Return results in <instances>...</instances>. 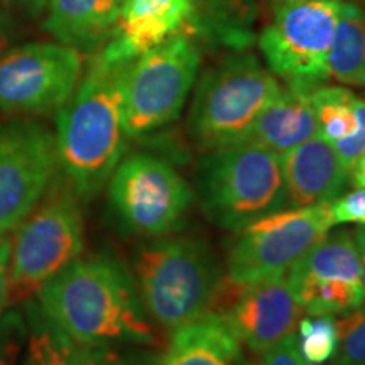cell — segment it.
<instances>
[{"instance_id": "1", "label": "cell", "mask_w": 365, "mask_h": 365, "mask_svg": "<svg viewBox=\"0 0 365 365\" xmlns=\"http://www.w3.org/2000/svg\"><path fill=\"white\" fill-rule=\"evenodd\" d=\"M46 317L83 346L154 345L135 279L115 259H75L36 294Z\"/></svg>"}, {"instance_id": "2", "label": "cell", "mask_w": 365, "mask_h": 365, "mask_svg": "<svg viewBox=\"0 0 365 365\" xmlns=\"http://www.w3.org/2000/svg\"><path fill=\"white\" fill-rule=\"evenodd\" d=\"M132 61L91 54L71 98L58 110L59 168L81 200L110 180L125 149L122 85Z\"/></svg>"}, {"instance_id": "3", "label": "cell", "mask_w": 365, "mask_h": 365, "mask_svg": "<svg viewBox=\"0 0 365 365\" xmlns=\"http://www.w3.org/2000/svg\"><path fill=\"white\" fill-rule=\"evenodd\" d=\"M135 284L145 312L176 331L212 312L223 274L203 240L158 237L135 252Z\"/></svg>"}, {"instance_id": "4", "label": "cell", "mask_w": 365, "mask_h": 365, "mask_svg": "<svg viewBox=\"0 0 365 365\" xmlns=\"http://www.w3.org/2000/svg\"><path fill=\"white\" fill-rule=\"evenodd\" d=\"M81 198L65 176L51 182L39 203L14 228L7 279V308L33 299L85 249Z\"/></svg>"}, {"instance_id": "5", "label": "cell", "mask_w": 365, "mask_h": 365, "mask_svg": "<svg viewBox=\"0 0 365 365\" xmlns=\"http://www.w3.org/2000/svg\"><path fill=\"white\" fill-rule=\"evenodd\" d=\"M282 86L257 56L234 51L203 73L188 115L193 143L215 150L244 143Z\"/></svg>"}, {"instance_id": "6", "label": "cell", "mask_w": 365, "mask_h": 365, "mask_svg": "<svg viewBox=\"0 0 365 365\" xmlns=\"http://www.w3.org/2000/svg\"><path fill=\"white\" fill-rule=\"evenodd\" d=\"M198 191L212 222L237 234L287 205L281 156L252 143L208 150Z\"/></svg>"}, {"instance_id": "7", "label": "cell", "mask_w": 365, "mask_h": 365, "mask_svg": "<svg viewBox=\"0 0 365 365\" xmlns=\"http://www.w3.org/2000/svg\"><path fill=\"white\" fill-rule=\"evenodd\" d=\"M202 66L196 38L181 33L154 46L127 68L122 112L127 137H140L180 117Z\"/></svg>"}, {"instance_id": "8", "label": "cell", "mask_w": 365, "mask_h": 365, "mask_svg": "<svg viewBox=\"0 0 365 365\" xmlns=\"http://www.w3.org/2000/svg\"><path fill=\"white\" fill-rule=\"evenodd\" d=\"M344 0H286L257 36L267 68L289 88L312 93L325 85L328 54Z\"/></svg>"}, {"instance_id": "9", "label": "cell", "mask_w": 365, "mask_h": 365, "mask_svg": "<svg viewBox=\"0 0 365 365\" xmlns=\"http://www.w3.org/2000/svg\"><path fill=\"white\" fill-rule=\"evenodd\" d=\"M328 203L282 208L239 232L227 255L228 281L235 284L282 277L333 230Z\"/></svg>"}, {"instance_id": "10", "label": "cell", "mask_w": 365, "mask_h": 365, "mask_svg": "<svg viewBox=\"0 0 365 365\" xmlns=\"http://www.w3.org/2000/svg\"><path fill=\"white\" fill-rule=\"evenodd\" d=\"M108 200L127 230L158 239L180 227L193 203V191L170 163L135 154L112 173Z\"/></svg>"}, {"instance_id": "11", "label": "cell", "mask_w": 365, "mask_h": 365, "mask_svg": "<svg viewBox=\"0 0 365 365\" xmlns=\"http://www.w3.org/2000/svg\"><path fill=\"white\" fill-rule=\"evenodd\" d=\"M58 171V144L51 130L26 118L0 120V235L29 215Z\"/></svg>"}, {"instance_id": "12", "label": "cell", "mask_w": 365, "mask_h": 365, "mask_svg": "<svg viewBox=\"0 0 365 365\" xmlns=\"http://www.w3.org/2000/svg\"><path fill=\"white\" fill-rule=\"evenodd\" d=\"M83 56L61 43H29L0 56V108L12 113L58 112L78 86Z\"/></svg>"}, {"instance_id": "13", "label": "cell", "mask_w": 365, "mask_h": 365, "mask_svg": "<svg viewBox=\"0 0 365 365\" xmlns=\"http://www.w3.org/2000/svg\"><path fill=\"white\" fill-rule=\"evenodd\" d=\"M307 314H345L362 307V266L355 234L328 232L286 274Z\"/></svg>"}, {"instance_id": "14", "label": "cell", "mask_w": 365, "mask_h": 365, "mask_svg": "<svg viewBox=\"0 0 365 365\" xmlns=\"http://www.w3.org/2000/svg\"><path fill=\"white\" fill-rule=\"evenodd\" d=\"M212 313L220 314L240 344L264 354L294 335L303 308L287 276L235 284L223 277Z\"/></svg>"}, {"instance_id": "15", "label": "cell", "mask_w": 365, "mask_h": 365, "mask_svg": "<svg viewBox=\"0 0 365 365\" xmlns=\"http://www.w3.org/2000/svg\"><path fill=\"white\" fill-rule=\"evenodd\" d=\"M191 0H124L112 38L102 51L110 58L134 61L173 36L191 34Z\"/></svg>"}, {"instance_id": "16", "label": "cell", "mask_w": 365, "mask_h": 365, "mask_svg": "<svg viewBox=\"0 0 365 365\" xmlns=\"http://www.w3.org/2000/svg\"><path fill=\"white\" fill-rule=\"evenodd\" d=\"M281 163L287 205L293 208L330 203L349 182L333 145L319 134L282 154Z\"/></svg>"}, {"instance_id": "17", "label": "cell", "mask_w": 365, "mask_h": 365, "mask_svg": "<svg viewBox=\"0 0 365 365\" xmlns=\"http://www.w3.org/2000/svg\"><path fill=\"white\" fill-rule=\"evenodd\" d=\"M318 134L333 145L341 166L350 173L365 153V98L344 86L322 85L309 93Z\"/></svg>"}, {"instance_id": "18", "label": "cell", "mask_w": 365, "mask_h": 365, "mask_svg": "<svg viewBox=\"0 0 365 365\" xmlns=\"http://www.w3.org/2000/svg\"><path fill=\"white\" fill-rule=\"evenodd\" d=\"M124 0H51L44 21L59 43L80 53H97L108 43Z\"/></svg>"}, {"instance_id": "19", "label": "cell", "mask_w": 365, "mask_h": 365, "mask_svg": "<svg viewBox=\"0 0 365 365\" xmlns=\"http://www.w3.org/2000/svg\"><path fill=\"white\" fill-rule=\"evenodd\" d=\"M314 135L318 122L309 93L286 86L257 117L244 143L282 156Z\"/></svg>"}, {"instance_id": "20", "label": "cell", "mask_w": 365, "mask_h": 365, "mask_svg": "<svg viewBox=\"0 0 365 365\" xmlns=\"http://www.w3.org/2000/svg\"><path fill=\"white\" fill-rule=\"evenodd\" d=\"M171 335L159 365H234L240 359L242 344L217 313L203 314Z\"/></svg>"}, {"instance_id": "21", "label": "cell", "mask_w": 365, "mask_h": 365, "mask_svg": "<svg viewBox=\"0 0 365 365\" xmlns=\"http://www.w3.org/2000/svg\"><path fill=\"white\" fill-rule=\"evenodd\" d=\"M191 34L210 44L245 51L255 39V0H191Z\"/></svg>"}, {"instance_id": "22", "label": "cell", "mask_w": 365, "mask_h": 365, "mask_svg": "<svg viewBox=\"0 0 365 365\" xmlns=\"http://www.w3.org/2000/svg\"><path fill=\"white\" fill-rule=\"evenodd\" d=\"M328 76L365 88V9L349 0H344L328 54Z\"/></svg>"}, {"instance_id": "23", "label": "cell", "mask_w": 365, "mask_h": 365, "mask_svg": "<svg viewBox=\"0 0 365 365\" xmlns=\"http://www.w3.org/2000/svg\"><path fill=\"white\" fill-rule=\"evenodd\" d=\"M26 354L22 365H80L81 346L46 317L36 299L26 307Z\"/></svg>"}, {"instance_id": "24", "label": "cell", "mask_w": 365, "mask_h": 365, "mask_svg": "<svg viewBox=\"0 0 365 365\" xmlns=\"http://www.w3.org/2000/svg\"><path fill=\"white\" fill-rule=\"evenodd\" d=\"M301 357L309 365H325L335 357L339 346L336 319L330 314H308L294 331Z\"/></svg>"}, {"instance_id": "25", "label": "cell", "mask_w": 365, "mask_h": 365, "mask_svg": "<svg viewBox=\"0 0 365 365\" xmlns=\"http://www.w3.org/2000/svg\"><path fill=\"white\" fill-rule=\"evenodd\" d=\"M339 346L333 365H365V303L336 319Z\"/></svg>"}, {"instance_id": "26", "label": "cell", "mask_w": 365, "mask_h": 365, "mask_svg": "<svg viewBox=\"0 0 365 365\" xmlns=\"http://www.w3.org/2000/svg\"><path fill=\"white\" fill-rule=\"evenodd\" d=\"M26 336V318L19 312L0 314V365L19 364Z\"/></svg>"}, {"instance_id": "27", "label": "cell", "mask_w": 365, "mask_h": 365, "mask_svg": "<svg viewBox=\"0 0 365 365\" xmlns=\"http://www.w3.org/2000/svg\"><path fill=\"white\" fill-rule=\"evenodd\" d=\"M333 227L354 225L365 228V188H355L346 195H340L333 202L328 203Z\"/></svg>"}, {"instance_id": "28", "label": "cell", "mask_w": 365, "mask_h": 365, "mask_svg": "<svg viewBox=\"0 0 365 365\" xmlns=\"http://www.w3.org/2000/svg\"><path fill=\"white\" fill-rule=\"evenodd\" d=\"M80 365H153V362L148 355L125 352L117 345H95L81 349Z\"/></svg>"}, {"instance_id": "29", "label": "cell", "mask_w": 365, "mask_h": 365, "mask_svg": "<svg viewBox=\"0 0 365 365\" xmlns=\"http://www.w3.org/2000/svg\"><path fill=\"white\" fill-rule=\"evenodd\" d=\"M262 355V365H309L301 357L294 335H289Z\"/></svg>"}, {"instance_id": "30", "label": "cell", "mask_w": 365, "mask_h": 365, "mask_svg": "<svg viewBox=\"0 0 365 365\" xmlns=\"http://www.w3.org/2000/svg\"><path fill=\"white\" fill-rule=\"evenodd\" d=\"M9 261H11V239L7 235H0V314L7 308Z\"/></svg>"}, {"instance_id": "31", "label": "cell", "mask_w": 365, "mask_h": 365, "mask_svg": "<svg viewBox=\"0 0 365 365\" xmlns=\"http://www.w3.org/2000/svg\"><path fill=\"white\" fill-rule=\"evenodd\" d=\"M14 43V24L6 12L0 11V56L11 49Z\"/></svg>"}, {"instance_id": "32", "label": "cell", "mask_w": 365, "mask_h": 365, "mask_svg": "<svg viewBox=\"0 0 365 365\" xmlns=\"http://www.w3.org/2000/svg\"><path fill=\"white\" fill-rule=\"evenodd\" d=\"M17 9H21L26 16L38 17L39 14L44 12L46 7H49L51 0H11Z\"/></svg>"}, {"instance_id": "33", "label": "cell", "mask_w": 365, "mask_h": 365, "mask_svg": "<svg viewBox=\"0 0 365 365\" xmlns=\"http://www.w3.org/2000/svg\"><path fill=\"white\" fill-rule=\"evenodd\" d=\"M349 182L354 188H365V153L357 159L349 173Z\"/></svg>"}, {"instance_id": "34", "label": "cell", "mask_w": 365, "mask_h": 365, "mask_svg": "<svg viewBox=\"0 0 365 365\" xmlns=\"http://www.w3.org/2000/svg\"><path fill=\"white\" fill-rule=\"evenodd\" d=\"M355 240H357L359 252H360V266H362V293H364V303H365V228L360 227L359 230L354 232Z\"/></svg>"}, {"instance_id": "35", "label": "cell", "mask_w": 365, "mask_h": 365, "mask_svg": "<svg viewBox=\"0 0 365 365\" xmlns=\"http://www.w3.org/2000/svg\"><path fill=\"white\" fill-rule=\"evenodd\" d=\"M234 365H255V364H252V362H247V360H242V357L237 360V362L234 364Z\"/></svg>"}, {"instance_id": "36", "label": "cell", "mask_w": 365, "mask_h": 365, "mask_svg": "<svg viewBox=\"0 0 365 365\" xmlns=\"http://www.w3.org/2000/svg\"><path fill=\"white\" fill-rule=\"evenodd\" d=\"M349 2H355V4H359V6H362L365 9V0H349Z\"/></svg>"}, {"instance_id": "37", "label": "cell", "mask_w": 365, "mask_h": 365, "mask_svg": "<svg viewBox=\"0 0 365 365\" xmlns=\"http://www.w3.org/2000/svg\"><path fill=\"white\" fill-rule=\"evenodd\" d=\"M272 2L276 4V6H277V4H281V2H286V0H272Z\"/></svg>"}]
</instances>
